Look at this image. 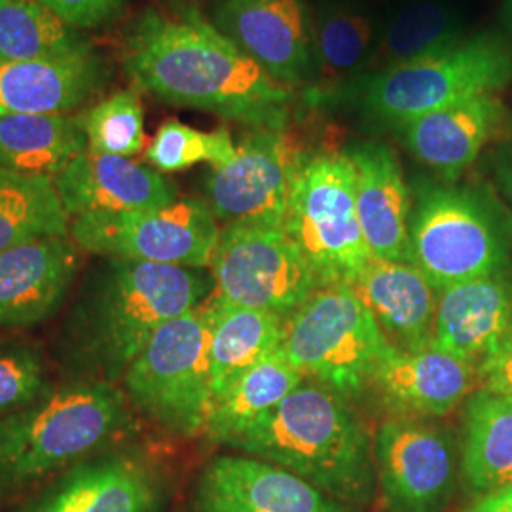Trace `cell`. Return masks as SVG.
<instances>
[{
	"instance_id": "13",
	"label": "cell",
	"mask_w": 512,
	"mask_h": 512,
	"mask_svg": "<svg viewBox=\"0 0 512 512\" xmlns=\"http://www.w3.org/2000/svg\"><path fill=\"white\" fill-rule=\"evenodd\" d=\"M300 160L283 131L251 128L236 145V156L213 167L207 179V203L213 215L224 224L283 228Z\"/></svg>"
},
{
	"instance_id": "1",
	"label": "cell",
	"mask_w": 512,
	"mask_h": 512,
	"mask_svg": "<svg viewBox=\"0 0 512 512\" xmlns=\"http://www.w3.org/2000/svg\"><path fill=\"white\" fill-rule=\"evenodd\" d=\"M122 67L139 92L249 128H287L293 95L243 54L194 0H162L129 21Z\"/></svg>"
},
{
	"instance_id": "10",
	"label": "cell",
	"mask_w": 512,
	"mask_h": 512,
	"mask_svg": "<svg viewBox=\"0 0 512 512\" xmlns=\"http://www.w3.org/2000/svg\"><path fill=\"white\" fill-rule=\"evenodd\" d=\"M211 272L217 287L213 298L283 319L321 289L308 260L281 226L224 224Z\"/></svg>"
},
{
	"instance_id": "2",
	"label": "cell",
	"mask_w": 512,
	"mask_h": 512,
	"mask_svg": "<svg viewBox=\"0 0 512 512\" xmlns=\"http://www.w3.org/2000/svg\"><path fill=\"white\" fill-rule=\"evenodd\" d=\"M230 446L346 505H366L374 495V442L365 423L342 393L319 382L304 380Z\"/></svg>"
},
{
	"instance_id": "29",
	"label": "cell",
	"mask_w": 512,
	"mask_h": 512,
	"mask_svg": "<svg viewBox=\"0 0 512 512\" xmlns=\"http://www.w3.org/2000/svg\"><path fill=\"white\" fill-rule=\"evenodd\" d=\"M92 40L37 0H0V65L92 54Z\"/></svg>"
},
{
	"instance_id": "5",
	"label": "cell",
	"mask_w": 512,
	"mask_h": 512,
	"mask_svg": "<svg viewBox=\"0 0 512 512\" xmlns=\"http://www.w3.org/2000/svg\"><path fill=\"white\" fill-rule=\"evenodd\" d=\"M511 241L490 198L454 183H421L408 224V258L435 291L507 270Z\"/></svg>"
},
{
	"instance_id": "25",
	"label": "cell",
	"mask_w": 512,
	"mask_h": 512,
	"mask_svg": "<svg viewBox=\"0 0 512 512\" xmlns=\"http://www.w3.org/2000/svg\"><path fill=\"white\" fill-rule=\"evenodd\" d=\"M209 327V363L215 399L249 368L283 344V317L213 298L202 308Z\"/></svg>"
},
{
	"instance_id": "14",
	"label": "cell",
	"mask_w": 512,
	"mask_h": 512,
	"mask_svg": "<svg viewBox=\"0 0 512 512\" xmlns=\"http://www.w3.org/2000/svg\"><path fill=\"white\" fill-rule=\"evenodd\" d=\"M209 19L285 88L310 78L315 25L304 0H213Z\"/></svg>"
},
{
	"instance_id": "6",
	"label": "cell",
	"mask_w": 512,
	"mask_h": 512,
	"mask_svg": "<svg viewBox=\"0 0 512 512\" xmlns=\"http://www.w3.org/2000/svg\"><path fill=\"white\" fill-rule=\"evenodd\" d=\"M512 82V44L497 33L463 37L374 74L365 84V109L401 128L431 110L484 93L503 92Z\"/></svg>"
},
{
	"instance_id": "31",
	"label": "cell",
	"mask_w": 512,
	"mask_h": 512,
	"mask_svg": "<svg viewBox=\"0 0 512 512\" xmlns=\"http://www.w3.org/2000/svg\"><path fill=\"white\" fill-rule=\"evenodd\" d=\"M315 61L330 82L365 69L374 54V27L348 4H327L313 18Z\"/></svg>"
},
{
	"instance_id": "28",
	"label": "cell",
	"mask_w": 512,
	"mask_h": 512,
	"mask_svg": "<svg viewBox=\"0 0 512 512\" xmlns=\"http://www.w3.org/2000/svg\"><path fill=\"white\" fill-rule=\"evenodd\" d=\"M306 378L285 355L283 348L241 374L213 401L205 437L230 446L258 418L270 412Z\"/></svg>"
},
{
	"instance_id": "32",
	"label": "cell",
	"mask_w": 512,
	"mask_h": 512,
	"mask_svg": "<svg viewBox=\"0 0 512 512\" xmlns=\"http://www.w3.org/2000/svg\"><path fill=\"white\" fill-rule=\"evenodd\" d=\"M463 38L458 14L442 2L421 0L391 21L380 48V65L389 69L414 61L423 55L435 54ZM380 69V71H382Z\"/></svg>"
},
{
	"instance_id": "36",
	"label": "cell",
	"mask_w": 512,
	"mask_h": 512,
	"mask_svg": "<svg viewBox=\"0 0 512 512\" xmlns=\"http://www.w3.org/2000/svg\"><path fill=\"white\" fill-rule=\"evenodd\" d=\"M78 31L105 27L124 16L128 0H37Z\"/></svg>"
},
{
	"instance_id": "4",
	"label": "cell",
	"mask_w": 512,
	"mask_h": 512,
	"mask_svg": "<svg viewBox=\"0 0 512 512\" xmlns=\"http://www.w3.org/2000/svg\"><path fill=\"white\" fill-rule=\"evenodd\" d=\"M126 421L124 395L105 380L50 387L0 416V497L88 458Z\"/></svg>"
},
{
	"instance_id": "26",
	"label": "cell",
	"mask_w": 512,
	"mask_h": 512,
	"mask_svg": "<svg viewBox=\"0 0 512 512\" xmlns=\"http://www.w3.org/2000/svg\"><path fill=\"white\" fill-rule=\"evenodd\" d=\"M459 471L475 497L512 484L511 399L482 387L467 397Z\"/></svg>"
},
{
	"instance_id": "27",
	"label": "cell",
	"mask_w": 512,
	"mask_h": 512,
	"mask_svg": "<svg viewBox=\"0 0 512 512\" xmlns=\"http://www.w3.org/2000/svg\"><path fill=\"white\" fill-rule=\"evenodd\" d=\"M88 150L78 116L18 114L0 116V169L55 179Z\"/></svg>"
},
{
	"instance_id": "33",
	"label": "cell",
	"mask_w": 512,
	"mask_h": 512,
	"mask_svg": "<svg viewBox=\"0 0 512 512\" xmlns=\"http://www.w3.org/2000/svg\"><path fill=\"white\" fill-rule=\"evenodd\" d=\"M78 122L86 133L88 150L133 158L145 148V110L139 90H122L84 110Z\"/></svg>"
},
{
	"instance_id": "30",
	"label": "cell",
	"mask_w": 512,
	"mask_h": 512,
	"mask_svg": "<svg viewBox=\"0 0 512 512\" xmlns=\"http://www.w3.org/2000/svg\"><path fill=\"white\" fill-rule=\"evenodd\" d=\"M65 211L54 179L0 169V251L27 241L69 236Z\"/></svg>"
},
{
	"instance_id": "11",
	"label": "cell",
	"mask_w": 512,
	"mask_h": 512,
	"mask_svg": "<svg viewBox=\"0 0 512 512\" xmlns=\"http://www.w3.org/2000/svg\"><path fill=\"white\" fill-rule=\"evenodd\" d=\"M71 238L105 258L202 270L211 266L220 228L209 203L186 198L150 211L78 217L71 222Z\"/></svg>"
},
{
	"instance_id": "22",
	"label": "cell",
	"mask_w": 512,
	"mask_h": 512,
	"mask_svg": "<svg viewBox=\"0 0 512 512\" xmlns=\"http://www.w3.org/2000/svg\"><path fill=\"white\" fill-rule=\"evenodd\" d=\"M355 171V202L361 230L372 258H408L410 192L397 154L384 143L349 148Z\"/></svg>"
},
{
	"instance_id": "15",
	"label": "cell",
	"mask_w": 512,
	"mask_h": 512,
	"mask_svg": "<svg viewBox=\"0 0 512 512\" xmlns=\"http://www.w3.org/2000/svg\"><path fill=\"white\" fill-rule=\"evenodd\" d=\"M198 512H353L291 471L253 456L209 461L196 482Z\"/></svg>"
},
{
	"instance_id": "20",
	"label": "cell",
	"mask_w": 512,
	"mask_h": 512,
	"mask_svg": "<svg viewBox=\"0 0 512 512\" xmlns=\"http://www.w3.org/2000/svg\"><path fill=\"white\" fill-rule=\"evenodd\" d=\"M475 365L440 349L395 351L378 366L370 385L397 416L439 418L475 391Z\"/></svg>"
},
{
	"instance_id": "17",
	"label": "cell",
	"mask_w": 512,
	"mask_h": 512,
	"mask_svg": "<svg viewBox=\"0 0 512 512\" xmlns=\"http://www.w3.org/2000/svg\"><path fill=\"white\" fill-rule=\"evenodd\" d=\"M80 268L69 236L27 241L0 251V330L48 319L63 304Z\"/></svg>"
},
{
	"instance_id": "21",
	"label": "cell",
	"mask_w": 512,
	"mask_h": 512,
	"mask_svg": "<svg viewBox=\"0 0 512 512\" xmlns=\"http://www.w3.org/2000/svg\"><path fill=\"white\" fill-rule=\"evenodd\" d=\"M110 80L103 55L35 59L0 65V116L69 114L86 105Z\"/></svg>"
},
{
	"instance_id": "8",
	"label": "cell",
	"mask_w": 512,
	"mask_h": 512,
	"mask_svg": "<svg viewBox=\"0 0 512 512\" xmlns=\"http://www.w3.org/2000/svg\"><path fill=\"white\" fill-rule=\"evenodd\" d=\"M283 230L308 260L319 287L353 285L372 260L355 202L348 154H317L296 167Z\"/></svg>"
},
{
	"instance_id": "37",
	"label": "cell",
	"mask_w": 512,
	"mask_h": 512,
	"mask_svg": "<svg viewBox=\"0 0 512 512\" xmlns=\"http://www.w3.org/2000/svg\"><path fill=\"white\" fill-rule=\"evenodd\" d=\"M482 389L503 395L512 401V332L476 366Z\"/></svg>"
},
{
	"instance_id": "23",
	"label": "cell",
	"mask_w": 512,
	"mask_h": 512,
	"mask_svg": "<svg viewBox=\"0 0 512 512\" xmlns=\"http://www.w3.org/2000/svg\"><path fill=\"white\" fill-rule=\"evenodd\" d=\"M351 287L395 348L410 353L431 348L437 291L416 266L372 258Z\"/></svg>"
},
{
	"instance_id": "3",
	"label": "cell",
	"mask_w": 512,
	"mask_h": 512,
	"mask_svg": "<svg viewBox=\"0 0 512 512\" xmlns=\"http://www.w3.org/2000/svg\"><path fill=\"white\" fill-rule=\"evenodd\" d=\"M213 283L196 268L107 258L74 313L76 351L116 380L158 330L198 310Z\"/></svg>"
},
{
	"instance_id": "35",
	"label": "cell",
	"mask_w": 512,
	"mask_h": 512,
	"mask_svg": "<svg viewBox=\"0 0 512 512\" xmlns=\"http://www.w3.org/2000/svg\"><path fill=\"white\" fill-rule=\"evenodd\" d=\"M46 366L29 346H0V416L37 401L48 391Z\"/></svg>"
},
{
	"instance_id": "19",
	"label": "cell",
	"mask_w": 512,
	"mask_h": 512,
	"mask_svg": "<svg viewBox=\"0 0 512 512\" xmlns=\"http://www.w3.org/2000/svg\"><path fill=\"white\" fill-rule=\"evenodd\" d=\"M503 120V99L497 93H484L431 110L397 129L410 154L444 183H456L478 160Z\"/></svg>"
},
{
	"instance_id": "16",
	"label": "cell",
	"mask_w": 512,
	"mask_h": 512,
	"mask_svg": "<svg viewBox=\"0 0 512 512\" xmlns=\"http://www.w3.org/2000/svg\"><path fill=\"white\" fill-rule=\"evenodd\" d=\"M54 184L71 219L150 211L179 200L177 186L160 171L92 150L74 158Z\"/></svg>"
},
{
	"instance_id": "40",
	"label": "cell",
	"mask_w": 512,
	"mask_h": 512,
	"mask_svg": "<svg viewBox=\"0 0 512 512\" xmlns=\"http://www.w3.org/2000/svg\"><path fill=\"white\" fill-rule=\"evenodd\" d=\"M503 18H505V23H507V27L512 33V0H507L505 10H503Z\"/></svg>"
},
{
	"instance_id": "9",
	"label": "cell",
	"mask_w": 512,
	"mask_h": 512,
	"mask_svg": "<svg viewBox=\"0 0 512 512\" xmlns=\"http://www.w3.org/2000/svg\"><path fill=\"white\" fill-rule=\"evenodd\" d=\"M122 378L129 401L148 420L179 437L205 435L215 395L202 308L158 330Z\"/></svg>"
},
{
	"instance_id": "24",
	"label": "cell",
	"mask_w": 512,
	"mask_h": 512,
	"mask_svg": "<svg viewBox=\"0 0 512 512\" xmlns=\"http://www.w3.org/2000/svg\"><path fill=\"white\" fill-rule=\"evenodd\" d=\"M156 476L139 459L112 454L76 463L25 512H150Z\"/></svg>"
},
{
	"instance_id": "39",
	"label": "cell",
	"mask_w": 512,
	"mask_h": 512,
	"mask_svg": "<svg viewBox=\"0 0 512 512\" xmlns=\"http://www.w3.org/2000/svg\"><path fill=\"white\" fill-rule=\"evenodd\" d=\"M459 512H512V484L492 494L476 497L469 507Z\"/></svg>"
},
{
	"instance_id": "38",
	"label": "cell",
	"mask_w": 512,
	"mask_h": 512,
	"mask_svg": "<svg viewBox=\"0 0 512 512\" xmlns=\"http://www.w3.org/2000/svg\"><path fill=\"white\" fill-rule=\"evenodd\" d=\"M495 183L512 211V145L497 150L494 160Z\"/></svg>"
},
{
	"instance_id": "34",
	"label": "cell",
	"mask_w": 512,
	"mask_h": 512,
	"mask_svg": "<svg viewBox=\"0 0 512 512\" xmlns=\"http://www.w3.org/2000/svg\"><path fill=\"white\" fill-rule=\"evenodd\" d=\"M234 156L236 145L228 129L202 131L177 120L164 122L145 152L148 164L164 173L183 171L202 162L220 167Z\"/></svg>"
},
{
	"instance_id": "18",
	"label": "cell",
	"mask_w": 512,
	"mask_h": 512,
	"mask_svg": "<svg viewBox=\"0 0 512 512\" xmlns=\"http://www.w3.org/2000/svg\"><path fill=\"white\" fill-rule=\"evenodd\" d=\"M512 332V277L503 272L437 291L431 348L478 366Z\"/></svg>"
},
{
	"instance_id": "12",
	"label": "cell",
	"mask_w": 512,
	"mask_h": 512,
	"mask_svg": "<svg viewBox=\"0 0 512 512\" xmlns=\"http://www.w3.org/2000/svg\"><path fill=\"white\" fill-rule=\"evenodd\" d=\"M374 467L391 512H440L458 482L459 458L448 431L420 418L395 416L374 437Z\"/></svg>"
},
{
	"instance_id": "7",
	"label": "cell",
	"mask_w": 512,
	"mask_h": 512,
	"mask_svg": "<svg viewBox=\"0 0 512 512\" xmlns=\"http://www.w3.org/2000/svg\"><path fill=\"white\" fill-rule=\"evenodd\" d=\"M281 348L304 378L344 397L370 384L397 351L351 285L321 287L285 317Z\"/></svg>"
}]
</instances>
